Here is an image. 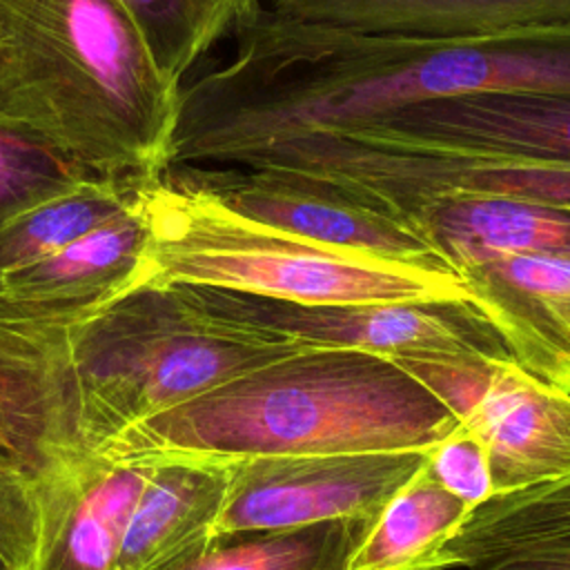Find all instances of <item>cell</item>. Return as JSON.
<instances>
[{
	"mask_svg": "<svg viewBox=\"0 0 570 570\" xmlns=\"http://www.w3.org/2000/svg\"><path fill=\"white\" fill-rule=\"evenodd\" d=\"M234 58L178 94L167 167L236 165L305 131L476 94H570V29L385 38L312 29L258 9Z\"/></svg>",
	"mask_w": 570,
	"mask_h": 570,
	"instance_id": "cell-1",
	"label": "cell"
},
{
	"mask_svg": "<svg viewBox=\"0 0 570 570\" xmlns=\"http://www.w3.org/2000/svg\"><path fill=\"white\" fill-rule=\"evenodd\" d=\"M456 425L399 363L303 347L118 432L94 454L151 465L428 450Z\"/></svg>",
	"mask_w": 570,
	"mask_h": 570,
	"instance_id": "cell-2",
	"label": "cell"
},
{
	"mask_svg": "<svg viewBox=\"0 0 570 570\" xmlns=\"http://www.w3.org/2000/svg\"><path fill=\"white\" fill-rule=\"evenodd\" d=\"M178 94L118 2L0 0V127L100 178H154Z\"/></svg>",
	"mask_w": 570,
	"mask_h": 570,
	"instance_id": "cell-3",
	"label": "cell"
},
{
	"mask_svg": "<svg viewBox=\"0 0 570 570\" xmlns=\"http://www.w3.org/2000/svg\"><path fill=\"white\" fill-rule=\"evenodd\" d=\"M136 203L147 225L136 287L191 283L305 305L470 301L448 265L379 258L287 234L167 169L138 185Z\"/></svg>",
	"mask_w": 570,
	"mask_h": 570,
	"instance_id": "cell-4",
	"label": "cell"
},
{
	"mask_svg": "<svg viewBox=\"0 0 570 570\" xmlns=\"http://www.w3.org/2000/svg\"><path fill=\"white\" fill-rule=\"evenodd\" d=\"M238 167L301 174L387 216L456 194L508 196L570 212V165L379 151L341 142L323 131L267 142L245 154Z\"/></svg>",
	"mask_w": 570,
	"mask_h": 570,
	"instance_id": "cell-5",
	"label": "cell"
},
{
	"mask_svg": "<svg viewBox=\"0 0 570 570\" xmlns=\"http://www.w3.org/2000/svg\"><path fill=\"white\" fill-rule=\"evenodd\" d=\"M318 131L379 151L570 165V94L519 91L425 100Z\"/></svg>",
	"mask_w": 570,
	"mask_h": 570,
	"instance_id": "cell-6",
	"label": "cell"
},
{
	"mask_svg": "<svg viewBox=\"0 0 570 570\" xmlns=\"http://www.w3.org/2000/svg\"><path fill=\"white\" fill-rule=\"evenodd\" d=\"M428 450L261 456L229 463V485L212 537L338 519L374 521L425 463Z\"/></svg>",
	"mask_w": 570,
	"mask_h": 570,
	"instance_id": "cell-7",
	"label": "cell"
},
{
	"mask_svg": "<svg viewBox=\"0 0 570 570\" xmlns=\"http://www.w3.org/2000/svg\"><path fill=\"white\" fill-rule=\"evenodd\" d=\"M223 292L234 316L305 347L356 350L390 361L439 354L510 356L470 301L305 305Z\"/></svg>",
	"mask_w": 570,
	"mask_h": 570,
	"instance_id": "cell-8",
	"label": "cell"
},
{
	"mask_svg": "<svg viewBox=\"0 0 570 570\" xmlns=\"http://www.w3.org/2000/svg\"><path fill=\"white\" fill-rule=\"evenodd\" d=\"M234 212L287 234L356 254L445 265L410 227L292 171L169 167Z\"/></svg>",
	"mask_w": 570,
	"mask_h": 570,
	"instance_id": "cell-9",
	"label": "cell"
},
{
	"mask_svg": "<svg viewBox=\"0 0 570 570\" xmlns=\"http://www.w3.org/2000/svg\"><path fill=\"white\" fill-rule=\"evenodd\" d=\"M461 425L485 445L494 497L570 479V392L512 356L488 358Z\"/></svg>",
	"mask_w": 570,
	"mask_h": 570,
	"instance_id": "cell-10",
	"label": "cell"
},
{
	"mask_svg": "<svg viewBox=\"0 0 570 570\" xmlns=\"http://www.w3.org/2000/svg\"><path fill=\"white\" fill-rule=\"evenodd\" d=\"M149 465L82 454L38 470L40 534L31 570H116L129 510Z\"/></svg>",
	"mask_w": 570,
	"mask_h": 570,
	"instance_id": "cell-11",
	"label": "cell"
},
{
	"mask_svg": "<svg viewBox=\"0 0 570 570\" xmlns=\"http://www.w3.org/2000/svg\"><path fill=\"white\" fill-rule=\"evenodd\" d=\"M147 225L136 203L56 254L0 278V321L73 318L138 285Z\"/></svg>",
	"mask_w": 570,
	"mask_h": 570,
	"instance_id": "cell-12",
	"label": "cell"
},
{
	"mask_svg": "<svg viewBox=\"0 0 570 570\" xmlns=\"http://www.w3.org/2000/svg\"><path fill=\"white\" fill-rule=\"evenodd\" d=\"M461 278L508 354L570 392V252L512 256Z\"/></svg>",
	"mask_w": 570,
	"mask_h": 570,
	"instance_id": "cell-13",
	"label": "cell"
},
{
	"mask_svg": "<svg viewBox=\"0 0 570 570\" xmlns=\"http://www.w3.org/2000/svg\"><path fill=\"white\" fill-rule=\"evenodd\" d=\"M278 20L354 36L470 38L570 29V0H261Z\"/></svg>",
	"mask_w": 570,
	"mask_h": 570,
	"instance_id": "cell-14",
	"label": "cell"
},
{
	"mask_svg": "<svg viewBox=\"0 0 570 570\" xmlns=\"http://www.w3.org/2000/svg\"><path fill=\"white\" fill-rule=\"evenodd\" d=\"M392 218L410 227L459 276L512 256L570 252V212L521 198L441 196Z\"/></svg>",
	"mask_w": 570,
	"mask_h": 570,
	"instance_id": "cell-15",
	"label": "cell"
},
{
	"mask_svg": "<svg viewBox=\"0 0 570 570\" xmlns=\"http://www.w3.org/2000/svg\"><path fill=\"white\" fill-rule=\"evenodd\" d=\"M229 463L160 461L129 510L116 570H167L214 534Z\"/></svg>",
	"mask_w": 570,
	"mask_h": 570,
	"instance_id": "cell-16",
	"label": "cell"
},
{
	"mask_svg": "<svg viewBox=\"0 0 570 570\" xmlns=\"http://www.w3.org/2000/svg\"><path fill=\"white\" fill-rule=\"evenodd\" d=\"M472 512L423 463L370 523L347 570H434L441 548Z\"/></svg>",
	"mask_w": 570,
	"mask_h": 570,
	"instance_id": "cell-17",
	"label": "cell"
},
{
	"mask_svg": "<svg viewBox=\"0 0 570 570\" xmlns=\"http://www.w3.org/2000/svg\"><path fill=\"white\" fill-rule=\"evenodd\" d=\"M517 552L570 557V492L539 485L490 499L441 548L434 570L476 568Z\"/></svg>",
	"mask_w": 570,
	"mask_h": 570,
	"instance_id": "cell-18",
	"label": "cell"
},
{
	"mask_svg": "<svg viewBox=\"0 0 570 570\" xmlns=\"http://www.w3.org/2000/svg\"><path fill=\"white\" fill-rule=\"evenodd\" d=\"M370 523L338 519L303 528L218 534L167 570H347Z\"/></svg>",
	"mask_w": 570,
	"mask_h": 570,
	"instance_id": "cell-19",
	"label": "cell"
},
{
	"mask_svg": "<svg viewBox=\"0 0 570 570\" xmlns=\"http://www.w3.org/2000/svg\"><path fill=\"white\" fill-rule=\"evenodd\" d=\"M145 178H91L0 225V278L29 267L127 207Z\"/></svg>",
	"mask_w": 570,
	"mask_h": 570,
	"instance_id": "cell-20",
	"label": "cell"
},
{
	"mask_svg": "<svg viewBox=\"0 0 570 570\" xmlns=\"http://www.w3.org/2000/svg\"><path fill=\"white\" fill-rule=\"evenodd\" d=\"M145 38L160 71L176 85L225 36L263 7L261 0H114Z\"/></svg>",
	"mask_w": 570,
	"mask_h": 570,
	"instance_id": "cell-21",
	"label": "cell"
},
{
	"mask_svg": "<svg viewBox=\"0 0 570 570\" xmlns=\"http://www.w3.org/2000/svg\"><path fill=\"white\" fill-rule=\"evenodd\" d=\"M94 176L42 140L0 127V225L76 191Z\"/></svg>",
	"mask_w": 570,
	"mask_h": 570,
	"instance_id": "cell-22",
	"label": "cell"
},
{
	"mask_svg": "<svg viewBox=\"0 0 570 570\" xmlns=\"http://www.w3.org/2000/svg\"><path fill=\"white\" fill-rule=\"evenodd\" d=\"M38 534V470L0 461V570H31Z\"/></svg>",
	"mask_w": 570,
	"mask_h": 570,
	"instance_id": "cell-23",
	"label": "cell"
},
{
	"mask_svg": "<svg viewBox=\"0 0 570 570\" xmlns=\"http://www.w3.org/2000/svg\"><path fill=\"white\" fill-rule=\"evenodd\" d=\"M425 468L439 485L463 499L472 510L494 499L485 445L461 423L425 452Z\"/></svg>",
	"mask_w": 570,
	"mask_h": 570,
	"instance_id": "cell-24",
	"label": "cell"
},
{
	"mask_svg": "<svg viewBox=\"0 0 570 570\" xmlns=\"http://www.w3.org/2000/svg\"><path fill=\"white\" fill-rule=\"evenodd\" d=\"M472 570H570V557L552 552H517L492 559Z\"/></svg>",
	"mask_w": 570,
	"mask_h": 570,
	"instance_id": "cell-25",
	"label": "cell"
},
{
	"mask_svg": "<svg viewBox=\"0 0 570 570\" xmlns=\"http://www.w3.org/2000/svg\"><path fill=\"white\" fill-rule=\"evenodd\" d=\"M0 461H13V463H24V465L33 468V465L29 463L27 454L22 452L20 443L16 441L13 432L9 430V425H7L4 416H2V412H0ZM33 470H36V468H33Z\"/></svg>",
	"mask_w": 570,
	"mask_h": 570,
	"instance_id": "cell-26",
	"label": "cell"
},
{
	"mask_svg": "<svg viewBox=\"0 0 570 570\" xmlns=\"http://www.w3.org/2000/svg\"><path fill=\"white\" fill-rule=\"evenodd\" d=\"M557 488H561V490H570V479H566V481H559V483H554Z\"/></svg>",
	"mask_w": 570,
	"mask_h": 570,
	"instance_id": "cell-27",
	"label": "cell"
}]
</instances>
